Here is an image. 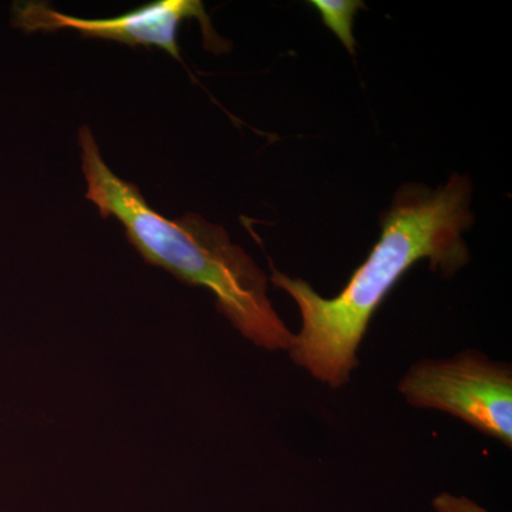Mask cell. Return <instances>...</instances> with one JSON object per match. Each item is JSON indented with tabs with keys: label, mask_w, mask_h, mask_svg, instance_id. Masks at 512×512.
Segmentation results:
<instances>
[{
	"label": "cell",
	"mask_w": 512,
	"mask_h": 512,
	"mask_svg": "<svg viewBox=\"0 0 512 512\" xmlns=\"http://www.w3.org/2000/svg\"><path fill=\"white\" fill-rule=\"evenodd\" d=\"M86 198L101 217L123 225L130 244L147 264L214 295L218 311L244 338L266 350H289L295 333L286 328L268 298V276L228 232L194 212L170 218L154 210L136 184L123 180L103 160L89 126L79 130Z\"/></svg>",
	"instance_id": "obj_2"
},
{
	"label": "cell",
	"mask_w": 512,
	"mask_h": 512,
	"mask_svg": "<svg viewBox=\"0 0 512 512\" xmlns=\"http://www.w3.org/2000/svg\"><path fill=\"white\" fill-rule=\"evenodd\" d=\"M434 507L439 512H487L467 498H458L450 494H441L434 500Z\"/></svg>",
	"instance_id": "obj_6"
},
{
	"label": "cell",
	"mask_w": 512,
	"mask_h": 512,
	"mask_svg": "<svg viewBox=\"0 0 512 512\" xmlns=\"http://www.w3.org/2000/svg\"><path fill=\"white\" fill-rule=\"evenodd\" d=\"M200 22L205 47L224 52V40L217 35L210 16L200 0H156L113 18H77L53 9L40 0L16 2L12 25L26 33H53L74 30L86 39L109 40L131 47H158L183 63L178 32L184 20Z\"/></svg>",
	"instance_id": "obj_4"
},
{
	"label": "cell",
	"mask_w": 512,
	"mask_h": 512,
	"mask_svg": "<svg viewBox=\"0 0 512 512\" xmlns=\"http://www.w3.org/2000/svg\"><path fill=\"white\" fill-rule=\"evenodd\" d=\"M412 406L440 410L512 447V370L477 350L414 363L399 382Z\"/></svg>",
	"instance_id": "obj_3"
},
{
	"label": "cell",
	"mask_w": 512,
	"mask_h": 512,
	"mask_svg": "<svg viewBox=\"0 0 512 512\" xmlns=\"http://www.w3.org/2000/svg\"><path fill=\"white\" fill-rule=\"evenodd\" d=\"M470 202L471 183L461 175H451L436 190L404 185L380 217L379 241L335 298H323L308 282L271 264V281L301 312V332L288 350L293 362L332 389L349 383L366 330L400 279L423 259L446 276L470 261L463 238L474 220Z\"/></svg>",
	"instance_id": "obj_1"
},
{
	"label": "cell",
	"mask_w": 512,
	"mask_h": 512,
	"mask_svg": "<svg viewBox=\"0 0 512 512\" xmlns=\"http://www.w3.org/2000/svg\"><path fill=\"white\" fill-rule=\"evenodd\" d=\"M318 10L323 25L333 33L342 45L355 53L356 40L353 36V20L359 9H366L365 3L359 0H312L309 2Z\"/></svg>",
	"instance_id": "obj_5"
}]
</instances>
